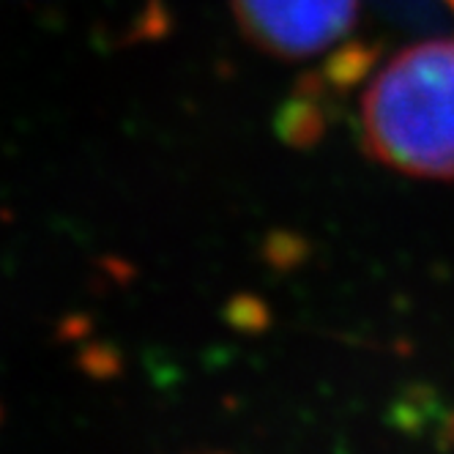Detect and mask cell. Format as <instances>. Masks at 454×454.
Returning <instances> with one entry per match:
<instances>
[{"label":"cell","mask_w":454,"mask_h":454,"mask_svg":"<svg viewBox=\"0 0 454 454\" xmlns=\"http://www.w3.org/2000/svg\"><path fill=\"white\" fill-rule=\"evenodd\" d=\"M441 438H443V446H454V413L446 419V427H443Z\"/></svg>","instance_id":"52a82bcc"},{"label":"cell","mask_w":454,"mask_h":454,"mask_svg":"<svg viewBox=\"0 0 454 454\" xmlns=\"http://www.w3.org/2000/svg\"><path fill=\"white\" fill-rule=\"evenodd\" d=\"M231 323L247 332H261L269 323V309L257 299H236L231 304Z\"/></svg>","instance_id":"5b68a950"},{"label":"cell","mask_w":454,"mask_h":454,"mask_svg":"<svg viewBox=\"0 0 454 454\" xmlns=\"http://www.w3.org/2000/svg\"><path fill=\"white\" fill-rule=\"evenodd\" d=\"M323 88L326 80L320 74H307L296 85L294 96L279 107L274 118V129L282 143L290 148H312L326 135V107H323Z\"/></svg>","instance_id":"3957f363"},{"label":"cell","mask_w":454,"mask_h":454,"mask_svg":"<svg viewBox=\"0 0 454 454\" xmlns=\"http://www.w3.org/2000/svg\"><path fill=\"white\" fill-rule=\"evenodd\" d=\"M367 153L405 176L454 178V39L395 55L362 99Z\"/></svg>","instance_id":"6da1fadb"},{"label":"cell","mask_w":454,"mask_h":454,"mask_svg":"<svg viewBox=\"0 0 454 454\" xmlns=\"http://www.w3.org/2000/svg\"><path fill=\"white\" fill-rule=\"evenodd\" d=\"M378 58H380V47L378 44L348 42L340 50H334L329 55V60L323 63L320 77L326 80V85H332L337 90H348L353 85H359L372 72Z\"/></svg>","instance_id":"277c9868"},{"label":"cell","mask_w":454,"mask_h":454,"mask_svg":"<svg viewBox=\"0 0 454 454\" xmlns=\"http://www.w3.org/2000/svg\"><path fill=\"white\" fill-rule=\"evenodd\" d=\"M269 261L274 266H296L301 257H304V241L299 236H282L277 233L269 241Z\"/></svg>","instance_id":"8992f818"},{"label":"cell","mask_w":454,"mask_h":454,"mask_svg":"<svg viewBox=\"0 0 454 454\" xmlns=\"http://www.w3.org/2000/svg\"><path fill=\"white\" fill-rule=\"evenodd\" d=\"M233 14L257 50L301 60L348 36L359 0H233Z\"/></svg>","instance_id":"7a4b0ae2"},{"label":"cell","mask_w":454,"mask_h":454,"mask_svg":"<svg viewBox=\"0 0 454 454\" xmlns=\"http://www.w3.org/2000/svg\"><path fill=\"white\" fill-rule=\"evenodd\" d=\"M446 4H449V6H451V9H454V0H446Z\"/></svg>","instance_id":"ba28073f"}]
</instances>
